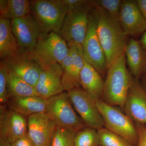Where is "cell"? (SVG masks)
Returning <instances> with one entry per match:
<instances>
[{"mask_svg": "<svg viewBox=\"0 0 146 146\" xmlns=\"http://www.w3.org/2000/svg\"><path fill=\"white\" fill-rule=\"evenodd\" d=\"M10 145V146H35L28 135L19 138Z\"/></svg>", "mask_w": 146, "mask_h": 146, "instance_id": "cell-31", "label": "cell"}, {"mask_svg": "<svg viewBox=\"0 0 146 146\" xmlns=\"http://www.w3.org/2000/svg\"><path fill=\"white\" fill-rule=\"evenodd\" d=\"M96 104L103 119L104 127L136 146L138 135L135 123L116 106L110 105L101 99L96 100Z\"/></svg>", "mask_w": 146, "mask_h": 146, "instance_id": "cell-6", "label": "cell"}, {"mask_svg": "<svg viewBox=\"0 0 146 146\" xmlns=\"http://www.w3.org/2000/svg\"><path fill=\"white\" fill-rule=\"evenodd\" d=\"M136 124L138 135V140L136 146H146V125Z\"/></svg>", "mask_w": 146, "mask_h": 146, "instance_id": "cell-29", "label": "cell"}, {"mask_svg": "<svg viewBox=\"0 0 146 146\" xmlns=\"http://www.w3.org/2000/svg\"><path fill=\"white\" fill-rule=\"evenodd\" d=\"M133 79L123 54L108 69L101 100L110 105L123 109Z\"/></svg>", "mask_w": 146, "mask_h": 146, "instance_id": "cell-2", "label": "cell"}, {"mask_svg": "<svg viewBox=\"0 0 146 146\" xmlns=\"http://www.w3.org/2000/svg\"><path fill=\"white\" fill-rule=\"evenodd\" d=\"M96 9L99 15L97 33L105 54L108 69L124 53L128 36L123 31L118 19L102 9Z\"/></svg>", "mask_w": 146, "mask_h": 146, "instance_id": "cell-1", "label": "cell"}, {"mask_svg": "<svg viewBox=\"0 0 146 146\" xmlns=\"http://www.w3.org/2000/svg\"><path fill=\"white\" fill-rule=\"evenodd\" d=\"M22 52L17 39L12 33L11 21L0 17V58L4 60Z\"/></svg>", "mask_w": 146, "mask_h": 146, "instance_id": "cell-21", "label": "cell"}, {"mask_svg": "<svg viewBox=\"0 0 146 146\" xmlns=\"http://www.w3.org/2000/svg\"><path fill=\"white\" fill-rule=\"evenodd\" d=\"M69 52L66 42L60 35L52 32L42 33L33 50L28 54L42 69L56 63L60 64Z\"/></svg>", "mask_w": 146, "mask_h": 146, "instance_id": "cell-4", "label": "cell"}, {"mask_svg": "<svg viewBox=\"0 0 146 146\" xmlns=\"http://www.w3.org/2000/svg\"><path fill=\"white\" fill-rule=\"evenodd\" d=\"M136 1L140 12L146 20V0H136Z\"/></svg>", "mask_w": 146, "mask_h": 146, "instance_id": "cell-32", "label": "cell"}, {"mask_svg": "<svg viewBox=\"0 0 146 146\" xmlns=\"http://www.w3.org/2000/svg\"><path fill=\"white\" fill-rule=\"evenodd\" d=\"M8 0H0V13H2L5 9Z\"/></svg>", "mask_w": 146, "mask_h": 146, "instance_id": "cell-35", "label": "cell"}, {"mask_svg": "<svg viewBox=\"0 0 146 146\" xmlns=\"http://www.w3.org/2000/svg\"><path fill=\"white\" fill-rule=\"evenodd\" d=\"M100 146H134L125 139L106 128L97 130Z\"/></svg>", "mask_w": 146, "mask_h": 146, "instance_id": "cell-24", "label": "cell"}, {"mask_svg": "<svg viewBox=\"0 0 146 146\" xmlns=\"http://www.w3.org/2000/svg\"><path fill=\"white\" fill-rule=\"evenodd\" d=\"M68 7V11L74 10L87 4L90 1L88 0H63Z\"/></svg>", "mask_w": 146, "mask_h": 146, "instance_id": "cell-30", "label": "cell"}, {"mask_svg": "<svg viewBox=\"0 0 146 146\" xmlns=\"http://www.w3.org/2000/svg\"><path fill=\"white\" fill-rule=\"evenodd\" d=\"M63 70L59 63L42 68L35 88L39 96L46 99L64 92Z\"/></svg>", "mask_w": 146, "mask_h": 146, "instance_id": "cell-16", "label": "cell"}, {"mask_svg": "<svg viewBox=\"0 0 146 146\" xmlns=\"http://www.w3.org/2000/svg\"><path fill=\"white\" fill-rule=\"evenodd\" d=\"M80 83L82 89L96 99H101L104 81L98 71L84 58L80 75Z\"/></svg>", "mask_w": 146, "mask_h": 146, "instance_id": "cell-19", "label": "cell"}, {"mask_svg": "<svg viewBox=\"0 0 146 146\" xmlns=\"http://www.w3.org/2000/svg\"><path fill=\"white\" fill-rule=\"evenodd\" d=\"M11 29L22 52L31 53L42 33L33 16L30 14L23 18L11 20Z\"/></svg>", "mask_w": 146, "mask_h": 146, "instance_id": "cell-10", "label": "cell"}, {"mask_svg": "<svg viewBox=\"0 0 146 146\" xmlns=\"http://www.w3.org/2000/svg\"><path fill=\"white\" fill-rule=\"evenodd\" d=\"M140 80H139V81L141 86L146 94V72L142 76Z\"/></svg>", "mask_w": 146, "mask_h": 146, "instance_id": "cell-34", "label": "cell"}, {"mask_svg": "<svg viewBox=\"0 0 146 146\" xmlns=\"http://www.w3.org/2000/svg\"><path fill=\"white\" fill-rule=\"evenodd\" d=\"M0 146H10V145L5 141L0 140Z\"/></svg>", "mask_w": 146, "mask_h": 146, "instance_id": "cell-36", "label": "cell"}, {"mask_svg": "<svg viewBox=\"0 0 146 146\" xmlns=\"http://www.w3.org/2000/svg\"><path fill=\"white\" fill-rule=\"evenodd\" d=\"M31 2L27 0H8L1 18L11 21L28 16L31 14Z\"/></svg>", "mask_w": 146, "mask_h": 146, "instance_id": "cell-23", "label": "cell"}, {"mask_svg": "<svg viewBox=\"0 0 146 146\" xmlns=\"http://www.w3.org/2000/svg\"><path fill=\"white\" fill-rule=\"evenodd\" d=\"M27 135L35 146H50L56 126L47 113H39L27 117Z\"/></svg>", "mask_w": 146, "mask_h": 146, "instance_id": "cell-14", "label": "cell"}, {"mask_svg": "<svg viewBox=\"0 0 146 146\" xmlns=\"http://www.w3.org/2000/svg\"><path fill=\"white\" fill-rule=\"evenodd\" d=\"M68 93L75 110L87 127L96 130L104 127L96 99L81 87L73 89Z\"/></svg>", "mask_w": 146, "mask_h": 146, "instance_id": "cell-9", "label": "cell"}, {"mask_svg": "<svg viewBox=\"0 0 146 146\" xmlns=\"http://www.w3.org/2000/svg\"><path fill=\"white\" fill-rule=\"evenodd\" d=\"M123 1L122 0H93L91 1L93 8L106 11L119 20Z\"/></svg>", "mask_w": 146, "mask_h": 146, "instance_id": "cell-27", "label": "cell"}, {"mask_svg": "<svg viewBox=\"0 0 146 146\" xmlns=\"http://www.w3.org/2000/svg\"><path fill=\"white\" fill-rule=\"evenodd\" d=\"M69 53L60 63L63 70L62 82L67 92L80 88V75L84 65V57L81 45L69 46Z\"/></svg>", "mask_w": 146, "mask_h": 146, "instance_id": "cell-12", "label": "cell"}, {"mask_svg": "<svg viewBox=\"0 0 146 146\" xmlns=\"http://www.w3.org/2000/svg\"><path fill=\"white\" fill-rule=\"evenodd\" d=\"M0 140L9 144L27 135V118L1 105Z\"/></svg>", "mask_w": 146, "mask_h": 146, "instance_id": "cell-11", "label": "cell"}, {"mask_svg": "<svg viewBox=\"0 0 146 146\" xmlns=\"http://www.w3.org/2000/svg\"><path fill=\"white\" fill-rule=\"evenodd\" d=\"M119 21L128 37L138 36L146 31V20L138 9L136 1H123Z\"/></svg>", "mask_w": 146, "mask_h": 146, "instance_id": "cell-15", "label": "cell"}, {"mask_svg": "<svg viewBox=\"0 0 146 146\" xmlns=\"http://www.w3.org/2000/svg\"><path fill=\"white\" fill-rule=\"evenodd\" d=\"M31 14L39 25L42 33L59 34L68 11L63 0H36L31 2Z\"/></svg>", "mask_w": 146, "mask_h": 146, "instance_id": "cell-3", "label": "cell"}, {"mask_svg": "<svg viewBox=\"0 0 146 146\" xmlns=\"http://www.w3.org/2000/svg\"><path fill=\"white\" fill-rule=\"evenodd\" d=\"M124 54L131 74L134 78L140 80L146 72V51L139 41L131 38L126 46Z\"/></svg>", "mask_w": 146, "mask_h": 146, "instance_id": "cell-18", "label": "cell"}, {"mask_svg": "<svg viewBox=\"0 0 146 146\" xmlns=\"http://www.w3.org/2000/svg\"><path fill=\"white\" fill-rule=\"evenodd\" d=\"M99 15L98 10L93 8L89 16L88 29L82 45L83 56L102 76L107 73L106 56L97 33Z\"/></svg>", "mask_w": 146, "mask_h": 146, "instance_id": "cell-7", "label": "cell"}, {"mask_svg": "<svg viewBox=\"0 0 146 146\" xmlns=\"http://www.w3.org/2000/svg\"><path fill=\"white\" fill-rule=\"evenodd\" d=\"M7 90L9 98L39 96L35 87L9 72L7 78Z\"/></svg>", "mask_w": 146, "mask_h": 146, "instance_id": "cell-22", "label": "cell"}, {"mask_svg": "<svg viewBox=\"0 0 146 146\" xmlns=\"http://www.w3.org/2000/svg\"><path fill=\"white\" fill-rule=\"evenodd\" d=\"M9 72L5 65L0 63V102L1 105H5L8 102L9 98L7 90V78Z\"/></svg>", "mask_w": 146, "mask_h": 146, "instance_id": "cell-28", "label": "cell"}, {"mask_svg": "<svg viewBox=\"0 0 146 146\" xmlns=\"http://www.w3.org/2000/svg\"><path fill=\"white\" fill-rule=\"evenodd\" d=\"M139 41L142 47L146 51V31L142 35Z\"/></svg>", "mask_w": 146, "mask_h": 146, "instance_id": "cell-33", "label": "cell"}, {"mask_svg": "<svg viewBox=\"0 0 146 146\" xmlns=\"http://www.w3.org/2000/svg\"><path fill=\"white\" fill-rule=\"evenodd\" d=\"M46 113L58 127L78 132L87 127L73 107L68 92H63L47 99Z\"/></svg>", "mask_w": 146, "mask_h": 146, "instance_id": "cell-5", "label": "cell"}, {"mask_svg": "<svg viewBox=\"0 0 146 146\" xmlns=\"http://www.w3.org/2000/svg\"><path fill=\"white\" fill-rule=\"evenodd\" d=\"M123 109L135 123L146 125V94L139 80L134 78Z\"/></svg>", "mask_w": 146, "mask_h": 146, "instance_id": "cell-17", "label": "cell"}, {"mask_svg": "<svg viewBox=\"0 0 146 146\" xmlns=\"http://www.w3.org/2000/svg\"><path fill=\"white\" fill-rule=\"evenodd\" d=\"M93 8L90 1L81 7L68 11L59 34L68 46L82 45L88 29L89 15Z\"/></svg>", "mask_w": 146, "mask_h": 146, "instance_id": "cell-8", "label": "cell"}, {"mask_svg": "<svg viewBox=\"0 0 146 146\" xmlns=\"http://www.w3.org/2000/svg\"><path fill=\"white\" fill-rule=\"evenodd\" d=\"M46 101L47 99L40 96L9 98L7 104L9 109L28 117L31 115L46 112Z\"/></svg>", "mask_w": 146, "mask_h": 146, "instance_id": "cell-20", "label": "cell"}, {"mask_svg": "<svg viewBox=\"0 0 146 146\" xmlns=\"http://www.w3.org/2000/svg\"><path fill=\"white\" fill-rule=\"evenodd\" d=\"M74 146H100L97 130L87 127L77 132Z\"/></svg>", "mask_w": 146, "mask_h": 146, "instance_id": "cell-25", "label": "cell"}, {"mask_svg": "<svg viewBox=\"0 0 146 146\" xmlns=\"http://www.w3.org/2000/svg\"><path fill=\"white\" fill-rule=\"evenodd\" d=\"M1 62L4 64L9 72L36 87L42 68L28 54L22 53Z\"/></svg>", "mask_w": 146, "mask_h": 146, "instance_id": "cell-13", "label": "cell"}, {"mask_svg": "<svg viewBox=\"0 0 146 146\" xmlns=\"http://www.w3.org/2000/svg\"><path fill=\"white\" fill-rule=\"evenodd\" d=\"M76 133L74 131L57 127L50 146H74Z\"/></svg>", "mask_w": 146, "mask_h": 146, "instance_id": "cell-26", "label": "cell"}]
</instances>
